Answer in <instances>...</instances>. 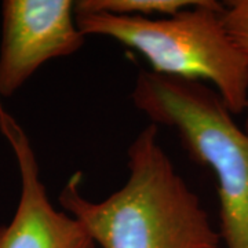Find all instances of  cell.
Returning a JSON list of instances; mask_svg holds the SVG:
<instances>
[{"instance_id":"cell-1","label":"cell","mask_w":248,"mask_h":248,"mask_svg":"<svg viewBox=\"0 0 248 248\" xmlns=\"http://www.w3.org/2000/svg\"><path fill=\"white\" fill-rule=\"evenodd\" d=\"M128 178L101 202L80 192V174L68 181L60 204L101 248H218L200 197L187 186L149 124L127 151Z\"/></svg>"},{"instance_id":"cell-2","label":"cell","mask_w":248,"mask_h":248,"mask_svg":"<svg viewBox=\"0 0 248 248\" xmlns=\"http://www.w3.org/2000/svg\"><path fill=\"white\" fill-rule=\"evenodd\" d=\"M134 107L178 134L189 157L210 170L219 200V236L226 248H248V133L218 93L196 80L141 71Z\"/></svg>"},{"instance_id":"cell-3","label":"cell","mask_w":248,"mask_h":248,"mask_svg":"<svg viewBox=\"0 0 248 248\" xmlns=\"http://www.w3.org/2000/svg\"><path fill=\"white\" fill-rule=\"evenodd\" d=\"M223 4L197 6L161 18L125 17L78 11L86 36H105L140 53L151 71L171 78L210 83L233 115L248 104V58L223 22Z\"/></svg>"},{"instance_id":"cell-4","label":"cell","mask_w":248,"mask_h":248,"mask_svg":"<svg viewBox=\"0 0 248 248\" xmlns=\"http://www.w3.org/2000/svg\"><path fill=\"white\" fill-rule=\"evenodd\" d=\"M86 39L72 0H4L0 98L13 97L46 62L78 53Z\"/></svg>"},{"instance_id":"cell-5","label":"cell","mask_w":248,"mask_h":248,"mask_svg":"<svg viewBox=\"0 0 248 248\" xmlns=\"http://www.w3.org/2000/svg\"><path fill=\"white\" fill-rule=\"evenodd\" d=\"M0 131L16 156L21 181L17 210L0 226V248H97L72 215L54 208L31 141L1 102Z\"/></svg>"},{"instance_id":"cell-6","label":"cell","mask_w":248,"mask_h":248,"mask_svg":"<svg viewBox=\"0 0 248 248\" xmlns=\"http://www.w3.org/2000/svg\"><path fill=\"white\" fill-rule=\"evenodd\" d=\"M200 1L202 0H79L75 1V10L125 17L161 18L195 7Z\"/></svg>"},{"instance_id":"cell-7","label":"cell","mask_w":248,"mask_h":248,"mask_svg":"<svg viewBox=\"0 0 248 248\" xmlns=\"http://www.w3.org/2000/svg\"><path fill=\"white\" fill-rule=\"evenodd\" d=\"M223 22L232 39L248 58V0H232L223 7Z\"/></svg>"},{"instance_id":"cell-8","label":"cell","mask_w":248,"mask_h":248,"mask_svg":"<svg viewBox=\"0 0 248 248\" xmlns=\"http://www.w3.org/2000/svg\"><path fill=\"white\" fill-rule=\"evenodd\" d=\"M244 113H246V123H244V130H246V131L248 133V104H247V107H246Z\"/></svg>"}]
</instances>
